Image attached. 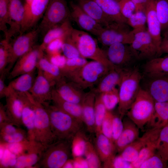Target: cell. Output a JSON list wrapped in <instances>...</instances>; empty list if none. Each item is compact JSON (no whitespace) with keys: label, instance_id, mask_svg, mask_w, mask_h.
<instances>
[{"label":"cell","instance_id":"6da1fadb","mask_svg":"<svg viewBox=\"0 0 168 168\" xmlns=\"http://www.w3.org/2000/svg\"><path fill=\"white\" fill-rule=\"evenodd\" d=\"M49 115L55 141L72 142L75 134L83 129L84 123L49 103L42 104Z\"/></svg>","mask_w":168,"mask_h":168},{"label":"cell","instance_id":"7a4b0ae2","mask_svg":"<svg viewBox=\"0 0 168 168\" xmlns=\"http://www.w3.org/2000/svg\"><path fill=\"white\" fill-rule=\"evenodd\" d=\"M142 76L136 68L126 69L119 85L118 110L122 118L126 115L135 100L141 87Z\"/></svg>","mask_w":168,"mask_h":168},{"label":"cell","instance_id":"3957f363","mask_svg":"<svg viewBox=\"0 0 168 168\" xmlns=\"http://www.w3.org/2000/svg\"><path fill=\"white\" fill-rule=\"evenodd\" d=\"M69 35L82 57L100 62L111 69L115 67L108 59L106 53L99 47L96 40L87 32L72 27Z\"/></svg>","mask_w":168,"mask_h":168},{"label":"cell","instance_id":"277c9868","mask_svg":"<svg viewBox=\"0 0 168 168\" xmlns=\"http://www.w3.org/2000/svg\"><path fill=\"white\" fill-rule=\"evenodd\" d=\"M112 69L93 60L88 62L79 69L64 74L63 76L83 90L98 83L102 77Z\"/></svg>","mask_w":168,"mask_h":168},{"label":"cell","instance_id":"5b68a950","mask_svg":"<svg viewBox=\"0 0 168 168\" xmlns=\"http://www.w3.org/2000/svg\"><path fill=\"white\" fill-rule=\"evenodd\" d=\"M155 103L149 93L141 87L126 115L139 129L144 130V127L149 124L154 115Z\"/></svg>","mask_w":168,"mask_h":168},{"label":"cell","instance_id":"8992f818","mask_svg":"<svg viewBox=\"0 0 168 168\" xmlns=\"http://www.w3.org/2000/svg\"><path fill=\"white\" fill-rule=\"evenodd\" d=\"M71 156H72V142L56 141L45 148L35 167L62 168Z\"/></svg>","mask_w":168,"mask_h":168},{"label":"cell","instance_id":"52a82bcc","mask_svg":"<svg viewBox=\"0 0 168 168\" xmlns=\"http://www.w3.org/2000/svg\"><path fill=\"white\" fill-rule=\"evenodd\" d=\"M35 115V139L46 147L55 141L53 135L48 113L43 105L35 100L27 92Z\"/></svg>","mask_w":168,"mask_h":168},{"label":"cell","instance_id":"ba28073f","mask_svg":"<svg viewBox=\"0 0 168 168\" xmlns=\"http://www.w3.org/2000/svg\"><path fill=\"white\" fill-rule=\"evenodd\" d=\"M70 18V11L66 0H49L38 28L44 35L50 29Z\"/></svg>","mask_w":168,"mask_h":168},{"label":"cell","instance_id":"9c48e42d","mask_svg":"<svg viewBox=\"0 0 168 168\" xmlns=\"http://www.w3.org/2000/svg\"><path fill=\"white\" fill-rule=\"evenodd\" d=\"M126 23L113 21L104 27L97 36L98 40L104 46H109L119 43L130 44L135 32Z\"/></svg>","mask_w":168,"mask_h":168},{"label":"cell","instance_id":"30bf717a","mask_svg":"<svg viewBox=\"0 0 168 168\" xmlns=\"http://www.w3.org/2000/svg\"><path fill=\"white\" fill-rule=\"evenodd\" d=\"M40 31L37 27L20 34L10 42V58L6 71L9 73L17 60L36 45ZM8 73V74H9Z\"/></svg>","mask_w":168,"mask_h":168},{"label":"cell","instance_id":"8fae6325","mask_svg":"<svg viewBox=\"0 0 168 168\" xmlns=\"http://www.w3.org/2000/svg\"><path fill=\"white\" fill-rule=\"evenodd\" d=\"M130 45L137 60H150L161 54L147 29L136 33Z\"/></svg>","mask_w":168,"mask_h":168},{"label":"cell","instance_id":"7c38bea8","mask_svg":"<svg viewBox=\"0 0 168 168\" xmlns=\"http://www.w3.org/2000/svg\"><path fill=\"white\" fill-rule=\"evenodd\" d=\"M44 51L39 45H35L28 52L19 58L8 75V78L12 79L23 74L35 71L40 58Z\"/></svg>","mask_w":168,"mask_h":168},{"label":"cell","instance_id":"4fadbf2b","mask_svg":"<svg viewBox=\"0 0 168 168\" xmlns=\"http://www.w3.org/2000/svg\"><path fill=\"white\" fill-rule=\"evenodd\" d=\"M106 54L110 63L115 67L125 69L137 60L130 44L119 43L108 46Z\"/></svg>","mask_w":168,"mask_h":168},{"label":"cell","instance_id":"5bb4252c","mask_svg":"<svg viewBox=\"0 0 168 168\" xmlns=\"http://www.w3.org/2000/svg\"><path fill=\"white\" fill-rule=\"evenodd\" d=\"M25 11L24 3L21 0H10L8 23L9 27L5 38L10 41L20 34Z\"/></svg>","mask_w":168,"mask_h":168},{"label":"cell","instance_id":"9a60e30c","mask_svg":"<svg viewBox=\"0 0 168 168\" xmlns=\"http://www.w3.org/2000/svg\"><path fill=\"white\" fill-rule=\"evenodd\" d=\"M49 0H32L25 8V14L21 32L22 34L32 30L43 17Z\"/></svg>","mask_w":168,"mask_h":168},{"label":"cell","instance_id":"2e32d148","mask_svg":"<svg viewBox=\"0 0 168 168\" xmlns=\"http://www.w3.org/2000/svg\"><path fill=\"white\" fill-rule=\"evenodd\" d=\"M37 68V74L29 92L35 100L44 104L52 100L53 87L54 86L45 76L42 71Z\"/></svg>","mask_w":168,"mask_h":168},{"label":"cell","instance_id":"e0dca14e","mask_svg":"<svg viewBox=\"0 0 168 168\" xmlns=\"http://www.w3.org/2000/svg\"><path fill=\"white\" fill-rule=\"evenodd\" d=\"M70 6V18L81 28L97 37L104 27L86 13L77 4L71 2Z\"/></svg>","mask_w":168,"mask_h":168},{"label":"cell","instance_id":"ac0fdd59","mask_svg":"<svg viewBox=\"0 0 168 168\" xmlns=\"http://www.w3.org/2000/svg\"><path fill=\"white\" fill-rule=\"evenodd\" d=\"M147 17V30L161 52L162 41L161 25L157 16L155 0H147L144 7Z\"/></svg>","mask_w":168,"mask_h":168},{"label":"cell","instance_id":"d6986e66","mask_svg":"<svg viewBox=\"0 0 168 168\" xmlns=\"http://www.w3.org/2000/svg\"><path fill=\"white\" fill-rule=\"evenodd\" d=\"M46 147L35 140L30 141L26 151L16 156L14 168H32L35 167Z\"/></svg>","mask_w":168,"mask_h":168},{"label":"cell","instance_id":"ffe728a7","mask_svg":"<svg viewBox=\"0 0 168 168\" xmlns=\"http://www.w3.org/2000/svg\"><path fill=\"white\" fill-rule=\"evenodd\" d=\"M64 77L57 82L55 90L64 100L73 103L81 104L85 92L83 90Z\"/></svg>","mask_w":168,"mask_h":168},{"label":"cell","instance_id":"44dd1931","mask_svg":"<svg viewBox=\"0 0 168 168\" xmlns=\"http://www.w3.org/2000/svg\"><path fill=\"white\" fill-rule=\"evenodd\" d=\"M97 93L94 89L85 92L81 103L83 120L86 130L95 133V104Z\"/></svg>","mask_w":168,"mask_h":168},{"label":"cell","instance_id":"7402d4cb","mask_svg":"<svg viewBox=\"0 0 168 168\" xmlns=\"http://www.w3.org/2000/svg\"><path fill=\"white\" fill-rule=\"evenodd\" d=\"M145 89L155 102L168 101V75L148 78Z\"/></svg>","mask_w":168,"mask_h":168},{"label":"cell","instance_id":"603a6c76","mask_svg":"<svg viewBox=\"0 0 168 168\" xmlns=\"http://www.w3.org/2000/svg\"><path fill=\"white\" fill-rule=\"evenodd\" d=\"M10 90L9 93L6 97V104L5 106L6 113L10 122L20 127L23 125L22 119V102L17 93Z\"/></svg>","mask_w":168,"mask_h":168},{"label":"cell","instance_id":"cb8c5ba5","mask_svg":"<svg viewBox=\"0 0 168 168\" xmlns=\"http://www.w3.org/2000/svg\"><path fill=\"white\" fill-rule=\"evenodd\" d=\"M123 121V131L114 143L117 152L120 153L127 146L139 138V128L137 125L128 117Z\"/></svg>","mask_w":168,"mask_h":168},{"label":"cell","instance_id":"d4e9b609","mask_svg":"<svg viewBox=\"0 0 168 168\" xmlns=\"http://www.w3.org/2000/svg\"><path fill=\"white\" fill-rule=\"evenodd\" d=\"M27 92L17 93L23 104L22 116L23 125L26 128L28 139L30 141L35 139V115L34 110L29 98Z\"/></svg>","mask_w":168,"mask_h":168},{"label":"cell","instance_id":"484cf974","mask_svg":"<svg viewBox=\"0 0 168 168\" xmlns=\"http://www.w3.org/2000/svg\"><path fill=\"white\" fill-rule=\"evenodd\" d=\"M126 69L114 67L110 70L100 79L96 88L97 94H101L112 90L119 85Z\"/></svg>","mask_w":168,"mask_h":168},{"label":"cell","instance_id":"4316f807","mask_svg":"<svg viewBox=\"0 0 168 168\" xmlns=\"http://www.w3.org/2000/svg\"><path fill=\"white\" fill-rule=\"evenodd\" d=\"M77 4L87 14L104 27L113 21L93 0H77Z\"/></svg>","mask_w":168,"mask_h":168},{"label":"cell","instance_id":"83f0119b","mask_svg":"<svg viewBox=\"0 0 168 168\" xmlns=\"http://www.w3.org/2000/svg\"><path fill=\"white\" fill-rule=\"evenodd\" d=\"M52 101L53 105L58 109L83 123L81 104L64 100L58 94L54 88L52 91Z\"/></svg>","mask_w":168,"mask_h":168},{"label":"cell","instance_id":"f1b7e54d","mask_svg":"<svg viewBox=\"0 0 168 168\" xmlns=\"http://www.w3.org/2000/svg\"><path fill=\"white\" fill-rule=\"evenodd\" d=\"M143 67L144 74L148 78L168 75V57L149 60Z\"/></svg>","mask_w":168,"mask_h":168},{"label":"cell","instance_id":"f546056e","mask_svg":"<svg viewBox=\"0 0 168 168\" xmlns=\"http://www.w3.org/2000/svg\"><path fill=\"white\" fill-rule=\"evenodd\" d=\"M94 146L100 160L104 162L117 152L114 143L102 133L96 134Z\"/></svg>","mask_w":168,"mask_h":168},{"label":"cell","instance_id":"4dcf8cb0","mask_svg":"<svg viewBox=\"0 0 168 168\" xmlns=\"http://www.w3.org/2000/svg\"><path fill=\"white\" fill-rule=\"evenodd\" d=\"M37 68L40 69L45 76L55 86L56 83L64 77L60 68L43 55L39 59Z\"/></svg>","mask_w":168,"mask_h":168},{"label":"cell","instance_id":"1f68e13d","mask_svg":"<svg viewBox=\"0 0 168 168\" xmlns=\"http://www.w3.org/2000/svg\"><path fill=\"white\" fill-rule=\"evenodd\" d=\"M113 21L126 23L127 20L122 15L117 0H93Z\"/></svg>","mask_w":168,"mask_h":168},{"label":"cell","instance_id":"d6a6232c","mask_svg":"<svg viewBox=\"0 0 168 168\" xmlns=\"http://www.w3.org/2000/svg\"><path fill=\"white\" fill-rule=\"evenodd\" d=\"M72 27L69 19L59 25L50 29L44 35L42 42L39 45L40 48L44 51L51 42L65 35Z\"/></svg>","mask_w":168,"mask_h":168},{"label":"cell","instance_id":"836d02e7","mask_svg":"<svg viewBox=\"0 0 168 168\" xmlns=\"http://www.w3.org/2000/svg\"><path fill=\"white\" fill-rule=\"evenodd\" d=\"M168 124V101L155 102L154 114L149 124L151 128L162 129Z\"/></svg>","mask_w":168,"mask_h":168},{"label":"cell","instance_id":"e575fe53","mask_svg":"<svg viewBox=\"0 0 168 168\" xmlns=\"http://www.w3.org/2000/svg\"><path fill=\"white\" fill-rule=\"evenodd\" d=\"M35 72L23 74L17 77L7 85L9 90L19 93L29 92L35 78Z\"/></svg>","mask_w":168,"mask_h":168},{"label":"cell","instance_id":"d590c367","mask_svg":"<svg viewBox=\"0 0 168 168\" xmlns=\"http://www.w3.org/2000/svg\"><path fill=\"white\" fill-rule=\"evenodd\" d=\"M143 138L146 145L140 151L137 159L131 163L132 168H139L143 162L156 153L158 139L148 136Z\"/></svg>","mask_w":168,"mask_h":168},{"label":"cell","instance_id":"8d00e7d4","mask_svg":"<svg viewBox=\"0 0 168 168\" xmlns=\"http://www.w3.org/2000/svg\"><path fill=\"white\" fill-rule=\"evenodd\" d=\"M146 145L142 137L125 147L120 153V156L125 160L132 163L137 158L139 153Z\"/></svg>","mask_w":168,"mask_h":168},{"label":"cell","instance_id":"74e56055","mask_svg":"<svg viewBox=\"0 0 168 168\" xmlns=\"http://www.w3.org/2000/svg\"><path fill=\"white\" fill-rule=\"evenodd\" d=\"M156 14L160 21L161 34L168 32V0H155Z\"/></svg>","mask_w":168,"mask_h":168},{"label":"cell","instance_id":"f35d334b","mask_svg":"<svg viewBox=\"0 0 168 168\" xmlns=\"http://www.w3.org/2000/svg\"><path fill=\"white\" fill-rule=\"evenodd\" d=\"M88 141L89 140L83 129L75 134L72 142V152L73 158L84 156Z\"/></svg>","mask_w":168,"mask_h":168},{"label":"cell","instance_id":"ab89813d","mask_svg":"<svg viewBox=\"0 0 168 168\" xmlns=\"http://www.w3.org/2000/svg\"><path fill=\"white\" fill-rule=\"evenodd\" d=\"M127 23L133 28L135 33L147 30V17L144 10H138L127 19Z\"/></svg>","mask_w":168,"mask_h":168},{"label":"cell","instance_id":"60d3db41","mask_svg":"<svg viewBox=\"0 0 168 168\" xmlns=\"http://www.w3.org/2000/svg\"><path fill=\"white\" fill-rule=\"evenodd\" d=\"M156 153L168 162V124L161 130Z\"/></svg>","mask_w":168,"mask_h":168},{"label":"cell","instance_id":"b9f144b4","mask_svg":"<svg viewBox=\"0 0 168 168\" xmlns=\"http://www.w3.org/2000/svg\"><path fill=\"white\" fill-rule=\"evenodd\" d=\"M107 110L101 100L100 94H97L95 104V133H101V126Z\"/></svg>","mask_w":168,"mask_h":168},{"label":"cell","instance_id":"7bdbcfd3","mask_svg":"<svg viewBox=\"0 0 168 168\" xmlns=\"http://www.w3.org/2000/svg\"><path fill=\"white\" fill-rule=\"evenodd\" d=\"M70 30L67 35L62 37L63 41L61 49L64 56L68 59L81 56L76 45L70 36Z\"/></svg>","mask_w":168,"mask_h":168},{"label":"cell","instance_id":"ee69618b","mask_svg":"<svg viewBox=\"0 0 168 168\" xmlns=\"http://www.w3.org/2000/svg\"><path fill=\"white\" fill-rule=\"evenodd\" d=\"M84 156L87 162L89 168L101 167L102 162L94 145L89 141H88L87 143Z\"/></svg>","mask_w":168,"mask_h":168},{"label":"cell","instance_id":"f6af8a7d","mask_svg":"<svg viewBox=\"0 0 168 168\" xmlns=\"http://www.w3.org/2000/svg\"><path fill=\"white\" fill-rule=\"evenodd\" d=\"M99 94L107 111H111L118 104L119 90L116 88L110 91Z\"/></svg>","mask_w":168,"mask_h":168},{"label":"cell","instance_id":"bcb514c9","mask_svg":"<svg viewBox=\"0 0 168 168\" xmlns=\"http://www.w3.org/2000/svg\"><path fill=\"white\" fill-rule=\"evenodd\" d=\"M10 41L4 38L0 42V74L7 72L10 58Z\"/></svg>","mask_w":168,"mask_h":168},{"label":"cell","instance_id":"7dc6e473","mask_svg":"<svg viewBox=\"0 0 168 168\" xmlns=\"http://www.w3.org/2000/svg\"><path fill=\"white\" fill-rule=\"evenodd\" d=\"M88 61L86 58L81 56L67 58L64 64L60 68L63 74L74 71L85 65Z\"/></svg>","mask_w":168,"mask_h":168},{"label":"cell","instance_id":"c3c4849f","mask_svg":"<svg viewBox=\"0 0 168 168\" xmlns=\"http://www.w3.org/2000/svg\"><path fill=\"white\" fill-rule=\"evenodd\" d=\"M0 144H10L19 142L29 140L27 132L21 128L13 133L0 135Z\"/></svg>","mask_w":168,"mask_h":168},{"label":"cell","instance_id":"681fc988","mask_svg":"<svg viewBox=\"0 0 168 168\" xmlns=\"http://www.w3.org/2000/svg\"><path fill=\"white\" fill-rule=\"evenodd\" d=\"M10 0H0V30L4 35L6 34L8 28L9 9Z\"/></svg>","mask_w":168,"mask_h":168},{"label":"cell","instance_id":"f907efd6","mask_svg":"<svg viewBox=\"0 0 168 168\" xmlns=\"http://www.w3.org/2000/svg\"><path fill=\"white\" fill-rule=\"evenodd\" d=\"M103 163V167L105 168H132L131 163L125 160L120 155H115Z\"/></svg>","mask_w":168,"mask_h":168},{"label":"cell","instance_id":"816d5d0a","mask_svg":"<svg viewBox=\"0 0 168 168\" xmlns=\"http://www.w3.org/2000/svg\"><path fill=\"white\" fill-rule=\"evenodd\" d=\"M168 167V162L156 153L147 159L139 168H165Z\"/></svg>","mask_w":168,"mask_h":168},{"label":"cell","instance_id":"f5cc1de1","mask_svg":"<svg viewBox=\"0 0 168 168\" xmlns=\"http://www.w3.org/2000/svg\"><path fill=\"white\" fill-rule=\"evenodd\" d=\"M0 144L17 156L26 151L30 145V141L27 140L13 143Z\"/></svg>","mask_w":168,"mask_h":168},{"label":"cell","instance_id":"db71d44e","mask_svg":"<svg viewBox=\"0 0 168 168\" xmlns=\"http://www.w3.org/2000/svg\"><path fill=\"white\" fill-rule=\"evenodd\" d=\"M113 115L111 111H107L101 126V133L112 141Z\"/></svg>","mask_w":168,"mask_h":168},{"label":"cell","instance_id":"11a10c76","mask_svg":"<svg viewBox=\"0 0 168 168\" xmlns=\"http://www.w3.org/2000/svg\"><path fill=\"white\" fill-rule=\"evenodd\" d=\"M121 14L127 20L136 11V7L131 0H118Z\"/></svg>","mask_w":168,"mask_h":168},{"label":"cell","instance_id":"9f6ffc18","mask_svg":"<svg viewBox=\"0 0 168 168\" xmlns=\"http://www.w3.org/2000/svg\"><path fill=\"white\" fill-rule=\"evenodd\" d=\"M122 118L113 114L112 120V139L115 143L120 134L124 128L123 121Z\"/></svg>","mask_w":168,"mask_h":168},{"label":"cell","instance_id":"6f0895ef","mask_svg":"<svg viewBox=\"0 0 168 168\" xmlns=\"http://www.w3.org/2000/svg\"><path fill=\"white\" fill-rule=\"evenodd\" d=\"M8 75L7 72L0 74V98H2L7 96L10 93V90L5 83V79Z\"/></svg>","mask_w":168,"mask_h":168},{"label":"cell","instance_id":"680465c9","mask_svg":"<svg viewBox=\"0 0 168 168\" xmlns=\"http://www.w3.org/2000/svg\"><path fill=\"white\" fill-rule=\"evenodd\" d=\"M74 168H88L89 166L86 159L83 156H79L73 158Z\"/></svg>","mask_w":168,"mask_h":168},{"label":"cell","instance_id":"91938a15","mask_svg":"<svg viewBox=\"0 0 168 168\" xmlns=\"http://www.w3.org/2000/svg\"><path fill=\"white\" fill-rule=\"evenodd\" d=\"M6 122H10V121L7 114L5 106H4L1 103H0V124Z\"/></svg>","mask_w":168,"mask_h":168},{"label":"cell","instance_id":"94428289","mask_svg":"<svg viewBox=\"0 0 168 168\" xmlns=\"http://www.w3.org/2000/svg\"><path fill=\"white\" fill-rule=\"evenodd\" d=\"M161 45V51L163 52L168 53V32L163 35Z\"/></svg>","mask_w":168,"mask_h":168},{"label":"cell","instance_id":"6125c7cd","mask_svg":"<svg viewBox=\"0 0 168 168\" xmlns=\"http://www.w3.org/2000/svg\"><path fill=\"white\" fill-rule=\"evenodd\" d=\"M135 4L136 11L144 10V6L147 0H131Z\"/></svg>","mask_w":168,"mask_h":168},{"label":"cell","instance_id":"be15d7a7","mask_svg":"<svg viewBox=\"0 0 168 168\" xmlns=\"http://www.w3.org/2000/svg\"><path fill=\"white\" fill-rule=\"evenodd\" d=\"M74 168L73 159H69L65 163L62 168Z\"/></svg>","mask_w":168,"mask_h":168},{"label":"cell","instance_id":"e7e4bbea","mask_svg":"<svg viewBox=\"0 0 168 168\" xmlns=\"http://www.w3.org/2000/svg\"><path fill=\"white\" fill-rule=\"evenodd\" d=\"M32 0H25V8L27 7L30 4Z\"/></svg>","mask_w":168,"mask_h":168},{"label":"cell","instance_id":"03108f58","mask_svg":"<svg viewBox=\"0 0 168 168\" xmlns=\"http://www.w3.org/2000/svg\"></svg>","mask_w":168,"mask_h":168}]
</instances>
